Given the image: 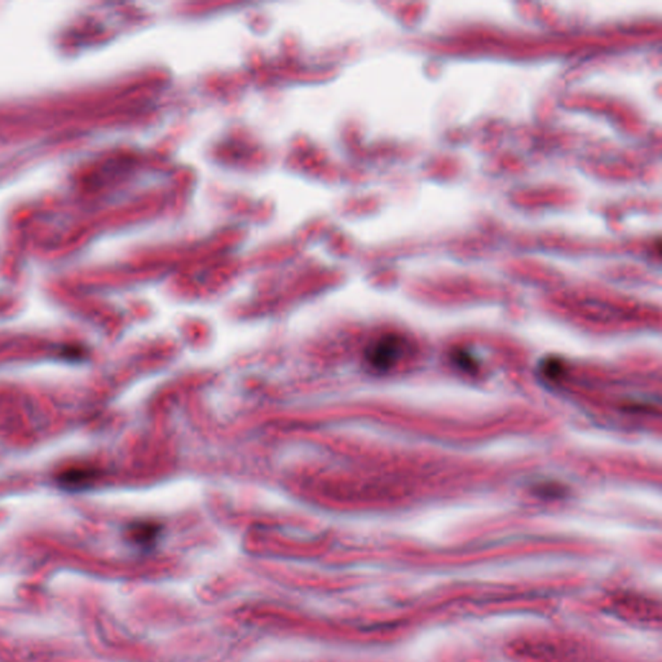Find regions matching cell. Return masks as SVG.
<instances>
[{
    "label": "cell",
    "mask_w": 662,
    "mask_h": 662,
    "mask_svg": "<svg viewBox=\"0 0 662 662\" xmlns=\"http://www.w3.org/2000/svg\"><path fill=\"white\" fill-rule=\"evenodd\" d=\"M94 479V470L80 467V469H71L61 473L59 483L64 488H68V489H78V488H84L91 484Z\"/></svg>",
    "instance_id": "7a4b0ae2"
},
{
    "label": "cell",
    "mask_w": 662,
    "mask_h": 662,
    "mask_svg": "<svg viewBox=\"0 0 662 662\" xmlns=\"http://www.w3.org/2000/svg\"><path fill=\"white\" fill-rule=\"evenodd\" d=\"M403 341L397 335H385L374 342L367 351L369 365L376 370H388L403 355Z\"/></svg>",
    "instance_id": "6da1fadb"
}]
</instances>
